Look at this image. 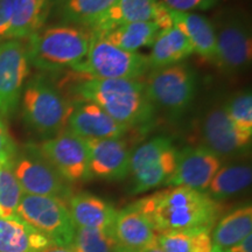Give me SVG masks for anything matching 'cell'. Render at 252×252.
Instances as JSON below:
<instances>
[{"mask_svg": "<svg viewBox=\"0 0 252 252\" xmlns=\"http://www.w3.org/2000/svg\"><path fill=\"white\" fill-rule=\"evenodd\" d=\"M149 219L157 234L173 230H212L219 222L220 204L206 191L175 186L134 203Z\"/></svg>", "mask_w": 252, "mask_h": 252, "instance_id": "6da1fadb", "label": "cell"}, {"mask_svg": "<svg viewBox=\"0 0 252 252\" xmlns=\"http://www.w3.org/2000/svg\"><path fill=\"white\" fill-rule=\"evenodd\" d=\"M75 91L81 100L94 103L127 128L150 124L154 117L153 104L138 80L84 78Z\"/></svg>", "mask_w": 252, "mask_h": 252, "instance_id": "7a4b0ae2", "label": "cell"}, {"mask_svg": "<svg viewBox=\"0 0 252 252\" xmlns=\"http://www.w3.org/2000/svg\"><path fill=\"white\" fill-rule=\"evenodd\" d=\"M90 40L89 31L71 25L41 28L28 37V62L43 71L72 68L86 58Z\"/></svg>", "mask_w": 252, "mask_h": 252, "instance_id": "3957f363", "label": "cell"}, {"mask_svg": "<svg viewBox=\"0 0 252 252\" xmlns=\"http://www.w3.org/2000/svg\"><path fill=\"white\" fill-rule=\"evenodd\" d=\"M21 99L24 121L37 134L52 138L67 125L71 105L45 77L28 81Z\"/></svg>", "mask_w": 252, "mask_h": 252, "instance_id": "277c9868", "label": "cell"}, {"mask_svg": "<svg viewBox=\"0 0 252 252\" xmlns=\"http://www.w3.org/2000/svg\"><path fill=\"white\" fill-rule=\"evenodd\" d=\"M71 69L86 78L138 80L150 67L146 55L121 49L103 36L91 34L86 58Z\"/></svg>", "mask_w": 252, "mask_h": 252, "instance_id": "5b68a950", "label": "cell"}, {"mask_svg": "<svg viewBox=\"0 0 252 252\" xmlns=\"http://www.w3.org/2000/svg\"><path fill=\"white\" fill-rule=\"evenodd\" d=\"M17 216L42 232L54 245L72 248L76 226L62 198L24 194Z\"/></svg>", "mask_w": 252, "mask_h": 252, "instance_id": "8992f818", "label": "cell"}, {"mask_svg": "<svg viewBox=\"0 0 252 252\" xmlns=\"http://www.w3.org/2000/svg\"><path fill=\"white\" fill-rule=\"evenodd\" d=\"M147 97L154 108L176 115L193 102L196 93V76L185 63L153 69L144 83Z\"/></svg>", "mask_w": 252, "mask_h": 252, "instance_id": "52a82bcc", "label": "cell"}, {"mask_svg": "<svg viewBox=\"0 0 252 252\" xmlns=\"http://www.w3.org/2000/svg\"><path fill=\"white\" fill-rule=\"evenodd\" d=\"M178 151L167 138H154L131 154L130 174L133 178V193L139 194L167 185L174 174Z\"/></svg>", "mask_w": 252, "mask_h": 252, "instance_id": "ba28073f", "label": "cell"}, {"mask_svg": "<svg viewBox=\"0 0 252 252\" xmlns=\"http://www.w3.org/2000/svg\"><path fill=\"white\" fill-rule=\"evenodd\" d=\"M36 150L67 182L90 179L87 140L71 132H60L43 141Z\"/></svg>", "mask_w": 252, "mask_h": 252, "instance_id": "9c48e42d", "label": "cell"}, {"mask_svg": "<svg viewBox=\"0 0 252 252\" xmlns=\"http://www.w3.org/2000/svg\"><path fill=\"white\" fill-rule=\"evenodd\" d=\"M28 74L26 45L20 40L0 43V118L7 119L17 111Z\"/></svg>", "mask_w": 252, "mask_h": 252, "instance_id": "30bf717a", "label": "cell"}, {"mask_svg": "<svg viewBox=\"0 0 252 252\" xmlns=\"http://www.w3.org/2000/svg\"><path fill=\"white\" fill-rule=\"evenodd\" d=\"M12 169L24 194L60 198L68 194L67 181L36 149L15 157Z\"/></svg>", "mask_w": 252, "mask_h": 252, "instance_id": "8fae6325", "label": "cell"}, {"mask_svg": "<svg viewBox=\"0 0 252 252\" xmlns=\"http://www.w3.org/2000/svg\"><path fill=\"white\" fill-rule=\"evenodd\" d=\"M216 63L226 71L237 72L251 63L252 41L248 25L237 15L216 25Z\"/></svg>", "mask_w": 252, "mask_h": 252, "instance_id": "7c38bea8", "label": "cell"}, {"mask_svg": "<svg viewBox=\"0 0 252 252\" xmlns=\"http://www.w3.org/2000/svg\"><path fill=\"white\" fill-rule=\"evenodd\" d=\"M143 21L156 23L160 30L173 25L169 8L159 0H117L89 32L93 35H102L123 25Z\"/></svg>", "mask_w": 252, "mask_h": 252, "instance_id": "4fadbf2b", "label": "cell"}, {"mask_svg": "<svg viewBox=\"0 0 252 252\" xmlns=\"http://www.w3.org/2000/svg\"><path fill=\"white\" fill-rule=\"evenodd\" d=\"M222 163L219 156L202 145L188 146L178 152L175 172L167 185L206 191Z\"/></svg>", "mask_w": 252, "mask_h": 252, "instance_id": "5bb4252c", "label": "cell"}, {"mask_svg": "<svg viewBox=\"0 0 252 252\" xmlns=\"http://www.w3.org/2000/svg\"><path fill=\"white\" fill-rule=\"evenodd\" d=\"M90 178L123 180L130 174L132 152L123 138L87 140Z\"/></svg>", "mask_w": 252, "mask_h": 252, "instance_id": "9a60e30c", "label": "cell"}, {"mask_svg": "<svg viewBox=\"0 0 252 252\" xmlns=\"http://www.w3.org/2000/svg\"><path fill=\"white\" fill-rule=\"evenodd\" d=\"M202 146L220 159L237 156L250 147L252 134L245 133L230 121L223 106L208 112L202 125Z\"/></svg>", "mask_w": 252, "mask_h": 252, "instance_id": "2e32d148", "label": "cell"}, {"mask_svg": "<svg viewBox=\"0 0 252 252\" xmlns=\"http://www.w3.org/2000/svg\"><path fill=\"white\" fill-rule=\"evenodd\" d=\"M69 132L84 140L123 138L128 128L94 103L81 100L71 105L67 125Z\"/></svg>", "mask_w": 252, "mask_h": 252, "instance_id": "e0dca14e", "label": "cell"}, {"mask_svg": "<svg viewBox=\"0 0 252 252\" xmlns=\"http://www.w3.org/2000/svg\"><path fill=\"white\" fill-rule=\"evenodd\" d=\"M111 232L119 245L132 250L143 251L157 243V231L134 203L118 210Z\"/></svg>", "mask_w": 252, "mask_h": 252, "instance_id": "ac0fdd59", "label": "cell"}, {"mask_svg": "<svg viewBox=\"0 0 252 252\" xmlns=\"http://www.w3.org/2000/svg\"><path fill=\"white\" fill-rule=\"evenodd\" d=\"M9 19L8 40L28 39L48 18L52 0H5Z\"/></svg>", "mask_w": 252, "mask_h": 252, "instance_id": "d6986e66", "label": "cell"}, {"mask_svg": "<svg viewBox=\"0 0 252 252\" xmlns=\"http://www.w3.org/2000/svg\"><path fill=\"white\" fill-rule=\"evenodd\" d=\"M172 24L180 30L190 43L193 52L216 62V34L214 25L203 15L193 12L169 9Z\"/></svg>", "mask_w": 252, "mask_h": 252, "instance_id": "ffe728a7", "label": "cell"}, {"mask_svg": "<svg viewBox=\"0 0 252 252\" xmlns=\"http://www.w3.org/2000/svg\"><path fill=\"white\" fill-rule=\"evenodd\" d=\"M50 245L48 237L19 216L0 217V252H42Z\"/></svg>", "mask_w": 252, "mask_h": 252, "instance_id": "44dd1931", "label": "cell"}, {"mask_svg": "<svg viewBox=\"0 0 252 252\" xmlns=\"http://www.w3.org/2000/svg\"><path fill=\"white\" fill-rule=\"evenodd\" d=\"M69 213L76 228L111 231L117 210L100 197L88 193L74 195L69 200Z\"/></svg>", "mask_w": 252, "mask_h": 252, "instance_id": "7402d4cb", "label": "cell"}, {"mask_svg": "<svg viewBox=\"0 0 252 252\" xmlns=\"http://www.w3.org/2000/svg\"><path fill=\"white\" fill-rule=\"evenodd\" d=\"M193 48L178 27L172 26L160 30L151 45V53L147 55L151 70L181 63L193 54Z\"/></svg>", "mask_w": 252, "mask_h": 252, "instance_id": "603a6c76", "label": "cell"}, {"mask_svg": "<svg viewBox=\"0 0 252 252\" xmlns=\"http://www.w3.org/2000/svg\"><path fill=\"white\" fill-rule=\"evenodd\" d=\"M252 234V207L244 206L219 220L212 235L213 245L220 250L234 247Z\"/></svg>", "mask_w": 252, "mask_h": 252, "instance_id": "cb8c5ba5", "label": "cell"}, {"mask_svg": "<svg viewBox=\"0 0 252 252\" xmlns=\"http://www.w3.org/2000/svg\"><path fill=\"white\" fill-rule=\"evenodd\" d=\"M59 15L65 25L89 31L117 0H58Z\"/></svg>", "mask_w": 252, "mask_h": 252, "instance_id": "d4e9b609", "label": "cell"}, {"mask_svg": "<svg viewBox=\"0 0 252 252\" xmlns=\"http://www.w3.org/2000/svg\"><path fill=\"white\" fill-rule=\"evenodd\" d=\"M251 181L252 169L250 165L234 163L222 166L214 175L206 193L215 201L224 200L250 187Z\"/></svg>", "mask_w": 252, "mask_h": 252, "instance_id": "484cf974", "label": "cell"}, {"mask_svg": "<svg viewBox=\"0 0 252 252\" xmlns=\"http://www.w3.org/2000/svg\"><path fill=\"white\" fill-rule=\"evenodd\" d=\"M159 31L160 28L156 23L143 21V23L123 25L99 36H103L118 48L137 53L143 47L152 45Z\"/></svg>", "mask_w": 252, "mask_h": 252, "instance_id": "4316f807", "label": "cell"}, {"mask_svg": "<svg viewBox=\"0 0 252 252\" xmlns=\"http://www.w3.org/2000/svg\"><path fill=\"white\" fill-rule=\"evenodd\" d=\"M212 230H173L157 236L158 247L165 252H212Z\"/></svg>", "mask_w": 252, "mask_h": 252, "instance_id": "83f0119b", "label": "cell"}, {"mask_svg": "<svg viewBox=\"0 0 252 252\" xmlns=\"http://www.w3.org/2000/svg\"><path fill=\"white\" fill-rule=\"evenodd\" d=\"M118 245L111 231L89 228L75 230L72 249L76 252H115Z\"/></svg>", "mask_w": 252, "mask_h": 252, "instance_id": "f1b7e54d", "label": "cell"}, {"mask_svg": "<svg viewBox=\"0 0 252 252\" xmlns=\"http://www.w3.org/2000/svg\"><path fill=\"white\" fill-rule=\"evenodd\" d=\"M24 191L15 178L12 165L0 166V217L17 215Z\"/></svg>", "mask_w": 252, "mask_h": 252, "instance_id": "f546056e", "label": "cell"}, {"mask_svg": "<svg viewBox=\"0 0 252 252\" xmlns=\"http://www.w3.org/2000/svg\"><path fill=\"white\" fill-rule=\"evenodd\" d=\"M236 127L252 134V94L251 91L237 94L223 106Z\"/></svg>", "mask_w": 252, "mask_h": 252, "instance_id": "4dcf8cb0", "label": "cell"}, {"mask_svg": "<svg viewBox=\"0 0 252 252\" xmlns=\"http://www.w3.org/2000/svg\"><path fill=\"white\" fill-rule=\"evenodd\" d=\"M217 1L219 0H161L166 7L179 12L207 11L214 7Z\"/></svg>", "mask_w": 252, "mask_h": 252, "instance_id": "1f68e13d", "label": "cell"}, {"mask_svg": "<svg viewBox=\"0 0 252 252\" xmlns=\"http://www.w3.org/2000/svg\"><path fill=\"white\" fill-rule=\"evenodd\" d=\"M17 157V147L4 122L0 118V166L12 165Z\"/></svg>", "mask_w": 252, "mask_h": 252, "instance_id": "d6a6232c", "label": "cell"}, {"mask_svg": "<svg viewBox=\"0 0 252 252\" xmlns=\"http://www.w3.org/2000/svg\"><path fill=\"white\" fill-rule=\"evenodd\" d=\"M9 19L5 0H0V43L8 40Z\"/></svg>", "mask_w": 252, "mask_h": 252, "instance_id": "836d02e7", "label": "cell"}, {"mask_svg": "<svg viewBox=\"0 0 252 252\" xmlns=\"http://www.w3.org/2000/svg\"><path fill=\"white\" fill-rule=\"evenodd\" d=\"M225 252H252V234L245 237L234 247L226 249Z\"/></svg>", "mask_w": 252, "mask_h": 252, "instance_id": "e575fe53", "label": "cell"}, {"mask_svg": "<svg viewBox=\"0 0 252 252\" xmlns=\"http://www.w3.org/2000/svg\"><path fill=\"white\" fill-rule=\"evenodd\" d=\"M42 252H76L71 247H61V245H50Z\"/></svg>", "mask_w": 252, "mask_h": 252, "instance_id": "d590c367", "label": "cell"}, {"mask_svg": "<svg viewBox=\"0 0 252 252\" xmlns=\"http://www.w3.org/2000/svg\"><path fill=\"white\" fill-rule=\"evenodd\" d=\"M140 252H165V251H163L161 248L158 247V244L156 243V244L151 245V247H149V248L144 249V250L140 251Z\"/></svg>", "mask_w": 252, "mask_h": 252, "instance_id": "8d00e7d4", "label": "cell"}, {"mask_svg": "<svg viewBox=\"0 0 252 252\" xmlns=\"http://www.w3.org/2000/svg\"><path fill=\"white\" fill-rule=\"evenodd\" d=\"M115 252H140V251H137V250H132V249H128V248L122 247V245H118V247L116 248Z\"/></svg>", "mask_w": 252, "mask_h": 252, "instance_id": "74e56055", "label": "cell"}, {"mask_svg": "<svg viewBox=\"0 0 252 252\" xmlns=\"http://www.w3.org/2000/svg\"><path fill=\"white\" fill-rule=\"evenodd\" d=\"M212 252H225V251H223V250H220V249H217V248L214 247V248H213V250H212Z\"/></svg>", "mask_w": 252, "mask_h": 252, "instance_id": "f35d334b", "label": "cell"}]
</instances>
